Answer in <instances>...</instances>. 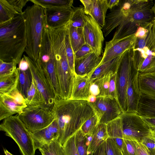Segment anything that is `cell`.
<instances>
[{"label":"cell","mask_w":155,"mask_h":155,"mask_svg":"<svg viewBox=\"0 0 155 155\" xmlns=\"http://www.w3.org/2000/svg\"><path fill=\"white\" fill-rule=\"evenodd\" d=\"M51 109L58 125V140L62 146L96 114L92 104L86 100L56 99Z\"/></svg>","instance_id":"cell-1"},{"label":"cell","mask_w":155,"mask_h":155,"mask_svg":"<svg viewBox=\"0 0 155 155\" xmlns=\"http://www.w3.org/2000/svg\"><path fill=\"white\" fill-rule=\"evenodd\" d=\"M26 45V24L22 14L0 24V60L19 64Z\"/></svg>","instance_id":"cell-2"},{"label":"cell","mask_w":155,"mask_h":155,"mask_svg":"<svg viewBox=\"0 0 155 155\" xmlns=\"http://www.w3.org/2000/svg\"><path fill=\"white\" fill-rule=\"evenodd\" d=\"M153 4L152 0H130L125 19L117 28L111 40L134 35L139 28L146 26L153 21Z\"/></svg>","instance_id":"cell-3"},{"label":"cell","mask_w":155,"mask_h":155,"mask_svg":"<svg viewBox=\"0 0 155 155\" xmlns=\"http://www.w3.org/2000/svg\"><path fill=\"white\" fill-rule=\"evenodd\" d=\"M26 26L27 45L25 52L36 61L45 26L44 9L34 4L28 6L22 14Z\"/></svg>","instance_id":"cell-4"},{"label":"cell","mask_w":155,"mask_h":155,"mask_svg":"<svg viewBox=\"0 0 155 155\" xmlns=\"http://www.w3.org/2000/svg\"><path fill=\"white\" fill-rule=\"evenodd\" d=\"M0 129L15 142L22 155H35L36 150L33 139L18 115L5 119Z\"/></svg>","instance_id":"cell-5"},{"label":"cell","mask_w":155,"mask_h":155,"mask_svg":"<svg viewBox=\"0 0 155 155\" xmlns=\"http://www.w3.org/2000/svg\"><path fill=\"white\" fill-rule=\"evenodd\" d=\"M17 115L30 133L48 127L55 119L51 107L44 104L27 106Z\"/></svg>","instance_id":"cell-6"},{"label":"cell","mask_w":155,"mask_h":155,"mask_svg":"<svg viewBox=\"0 0 155 155\" xmlns=\"http://www.w3.org/2000/svg\"><path fill=\"white\" fill-rule=\"evenodd\" d=\"M23 57L27 61L35 82L42 94L46 105L52 107L56 99L54 90L46 69L37 61L28 56Z\"/></svg>","instance_id":"cell-7"},{"label":"cell","mask_w":155,"mask_h":155,"mask_svg":"<svg viewBox=\"0 0 155 155\" xmlns=\"http://www.w3.org/2000/svg\"><path fill=\"white\" fill-rule=\"evenodd\" d=\"M135 60L134 48L127 50L121 56L117 71L118 101L123 113L126 111V93L130 71Z\"/></svg>","instance_id":"cell-8"},{"label":"cell","mask_w":155,"mask_h":155,"mask_svg":"<svg viewBox=\"0 0 155 155\" xmlns=\"http://www.w3.org/2000/svg\"><path fill=\"white\" fill-rule=\"evenodd\" d=\"M120 116L122 119L124 140L140 142L151 131V129L137 113L124 112Z\"/></svg>","instance_id":"cell-9"},{"label":"cell","mask_w":155,"mask_h":155,"mask_svg":"<svg viewBox=\"0 0 155 155\" xmlns=\"http://www.w3.org/2000/svg\"><path fill=\"white\" fill-rule=\"evenodd\" d=\"M27 106L26 99L17 87L8 93L0 95V120L16 114H21Z\"/></svg>","instance_id":"cell-10"},{"label":"cell","mask_w":155,"mask_h":155,"mask_svg":"<svg viewBox=\"0 0 155 155\" xmlns=\"http://www.w3.org/2000/svg\"><path fill=\"white\" fill-rule=\"evenodd\" d=\"M91 104L101 117L100 123L107 124L123 113L118 101L111 97H97L96 101Z\"/></svg>","instance_id":"cell-11"},{"label":"cell","mask_w":155,"mask_h":155,"mask_svg":"<svg viewBox=\"0 0 155 155\" xmlns=\"http://www.w3.org/2000/svg\"><path fill=\"white\" fill-rule=\"evenodd\" d=\"M134 49L139 73L155 71V38L145 43L141 47Z\"/></svg>","instance_id":"cell-12"},{"label":"cell","mask_w":155,"mask_h":155,"mask_svg":"<svg viewBox=\"0 0 155 155\" xmlns=\"http://www.w3.org/2000/svg\"><path fill=\"white\" fill-rule=\"evenodd\" d=\"M86 19L83 28L85 43L98 56H101L104 40L102 28L90 15H86Z\"/></svg>","instance_id":"cell-13"},{"label":"cell","mask_w":155,"mask_h":155,"mask_svg":"<svg viewBox=\"0 0 155 155\" xmlns=\"http://www.w3.org/2000/svg\"><path fill=\"white\" fill-rule=\"evenodd\" d=\"M139 73L135 60L132 64L129 73L125 112L137 113L139 102L142 96L139 87Z\"/></svg>","instance_id":"cell-14"},{"label":"cell","mask_w":155,"mask_h":155,"mask_svg":"<svg viewBox=\"0 0 155 155\" xmlns=\"http://www.w3.org/2000/svg\"><path fill=\"white\" fill-rule=\"evenodd\" d=\"M136 38L135 34L121 39L106 42L102 59L99 65L121 55L127 50L134 48Z\"/></svg>","instance_id":"cell-15"},{"label":"cell","mask_w":155,"mask_h":155,"mask_svg":"<svg viewBox=\"0 0 155 155\" xmlns=\"http://www.w3.org/2000/svg\"><path fill=\"white\" fill-rule=\"evenodd\" d=\"M45 25L52 29L61 28L70 21L73 13L72 8L44 9Z\"/></svg>","instance_id":"cell-16"},{"label":"cell","mask_w":155,"mask_h":155,"mask_svg":"<svg viewBox=\"0 0 155 155\" xmlns=\"http://www.w3.org/2000/svg\"><path fill=\"white\" fill-rule=\"evenodd\" d=\"M102 58V56H98L93 51L83 58L74 59L75 75L89 78L99 65Z\"/></svg>","instance_id":"cell-17"},{"label":"cell","mask_w":155,"mask_h":155,"mask_svg":"<svg viewBox=\"0 0 155 155\" xmlns=\"http://www.w3.org/2000/svg\"><path fill=\"white\" fill-rule=\"evenodd\" d=\"M30 133L34 141L36 150L39 149L42 146L48 144L58 138L59 129L57 121L54 119L48 127Z\"/></svg>","instance_id":"cell-18"},{"label":"cell","mask_w":155,"mask_h":155,"mask_svg":"<svg viewBox=\"0 0 155 155\" xmlns=\"http://www.w3.org/2000/svg\"><path fill=\"white\" fill-rule=\"evenodd\" d=\"M28 0H0V24L22 14V9Z\"/></svg>","instance_id":"cell-19"},{"label":"cell","mask_w":155,"mask_h":155,"mask_svg":"<svg viewBox=\"0 0 155 155\" xmlns=\"http://www.w3.org/2000/svg\"><path fill=\"white\" fill-rule=\"evenodd\" d=\"M93 81L97 84L98 87L100 94L98 97L110 96L118 101L117 72L110 71L103 76Z\"/></svg>","instance_id":"cell-20"},{"label":"cell","mask_w":155,"mask_h":155,"mask_svg":"<svg viewBox=\"0 0 155 155\" xmlns=\"http://www.w3.org/2000/svg\"><path fill=\"white\" fill-rule=\"evenodd\" d=\"M91 81L87 76L76 75L71 97L70 99L86 100L91 95L90 87Z\"/></svg>","instance_id":"cell-21"},{"label":"cell","mask_w":155,"mask_h":155,"mask_svg":"<svg viewBox=\"0 0 155 155\" xmlns=\"http://www.w3.org/2000/svg\"><path fill=\"white\" fill-rule=\"evenodd\" d=\"M138 84L142 96L155 101V71L139 73Z\"/></svg>","instance_id":"cell-22"},{"label":"cell","mask_w":155,"mask_h":155,"mask_svg":"<svg viewBox=\"0 0 155 155\" xmlns=\"http://www.w3.org/2000/svg\"><path fill=\"white\" fill-rule=\"evenodd\" d=\"M109 138L106 124L100 123L91 137L87 150L88 155H90L94 152L102 143Z\"/></svg>","instance_id":"cell-23"},{"label":"cell","mask_w":155,"mask_h":155,"mask_svg":"<svg viewBox=\"0 0 155 155\" xmlns=\"http://www.w3.org/2000/svg\"><path fill=\"white\" fill-rule=\"evenodd\" d=\"M93 4L90 16L103 28L104 27L108 8L106 0H93Z\"/></svg>","instance_id":"cell-24"},{"label":"cell","mask_w":155,"mask_h":155,"mask_svg":"<svg viewBox=\"0 0 155 155\" xmlns=\"http://www.w3.org/2000/svg\"><path fill=\"white\" fill-rule=\"evenodd\" d=\"M19 71L17 68L12 73L0 77V95L8 93L17 87Z\"/></svg>","instance_id":"cell-25"},{"label":"cell","mask_w":155,"mask_h":155,"mask_svg":"<svg viewBox=\"0 0 155 155\" xmlns=\"http://www.w3.org/2000/svg\"><path fill=\"white\" fill-rule=\"evenodd\" d=\"M122 54L111 60L100 64L89 77L91 81H92L97 78L101 77L110 71L117 72Z\"/></svg>","instance_id":"cell-26"},{"label":"cell","mask_w":155,"mask_h":155,"mask_svg":"<svg viewBox=\"0 0 155 155\" xmlns=\"http://www.w3.org/2000/svg\"><path fill=\"white\" fill-rule=\"evenodd\" d=\"M34 4L44 9L52 8H72L73 0H30Z\"/></svg>","instance_id":"cell-27"},{"label":"cell","mask_w":155,"mask_h":155,"mask_svg":"<svg viewBox=\"0 0 155 155\" xmlns=\"http://www.w3.org/2000/svg\"><path fill=\"white\" fill-rule=\"evenodd\" d=\"M32 80V77L29 68L25 71L19 69V79L17 87L25 99Z\"/></svg>","instance_id":"cell-28"},{"label":"cell","mask_w":155,"mask_h":155,"mask_svg":"<svg viewBox=\"0 0 155 155\" xmlns=\"http://www.w3.org/2000/svg\"><path fill=\"white\" fill-rule=\"evenodd\" d=\"M26 100L27 106L42 104L46 105L43 97L37 87L33 77L31 84L28 91Z\"/></svg>","instance_id":"cell-29"},{"label":"cell","mask_w":155,"mask_h":155,"mask_svg":"<svg viewBox=\"0 0 155 155\" xmlns=\"http://www.w3.org/2000/svg\"><path fill=\"white\" fill-rule=\"evenodd\" d=\"M69 29L71 43L74 53L85 44L83 28L71 26L69 22Z\"/></svg>","instance_id":"cell-30"},{"label":"cell","mask_w":155,"mask_h":155,"mask_svg":"<svg viewBox=\"0 0 155 155\" xmlns=\"http://www.w3.org/2000/svg\"><path fill=\"white\" fill-rule=\"evenodd\" d=\"M38 149L42 155H67L63 146L58 139L42 146Z\"/></svg>","instance_id":"cell-31"},{"label":"cell","mask_w":155,"mask_h":155,"mask_svg":"<svg viewBox=\"0 0 155 155\" xmlns=\"http://www.w3.org/2000/svg\"><path fill=\"white\" fill-rule=\"evenodd\" d=\"M137 114L141 116H155V101L141 96Z\"/></svg>","instance_id":"cell-32"},{"label":"cell","mask_w":155,"mask_h":155,"mask_svg":"<svg viewBox=\"0 0 155 155\" xmlns=\"http://www.w3.org/2000/svg\"><path fill=\"white\" fill-rule=\"evenodd\" d=\"M106 124L109 138L123 139L122 124V119L120 116L108 123Z\"/></svg>","instance_id":"cell-33"},{"label":"cell","mask_w":155,"mask_h":155,"mask_svg":"<svg viewBox=\"0 0 155 155\" xmlns=\"http://www.w3.org/2000/svg\"><path fill=\"white\" fill-rule=\"evenodd\" d=\"M91 137L85 135L81 129L75 134V143L80 155H88L87 150Z\"/></svg>","instance_id":"cell-34"},{"label":"cell","mask_w":155,"mask_h":155,"mask_svg":"<svg viewBox=\"0 0 155 155\" xmlns=\"http://www.w3.org/2000/svg\"><path fill=\"white\" fill-rule=\"evenodd\" d=\"M71 17L70 25L71 26L82 28L86 23V14L82 7L74 8Z\"/></svg>","instance_id":"cell-35"},{"label":"cell","mask_w":155,"mask_h":155,"mask_svg":"<svg viewBox=\"0 0 155 155\" xmlns=\"http://www.w3.org/2000/svg\"><path fill=\"white\" fill-rule=\"evenodd\" d=\"M100 117L96 113L84 123L80 129L85 135L92 137L94 130L100 123Z\"/></svg>","instance_id":"cell-36"},{"label":"cell","mask_w":155,"mask_h":155,"mask_svg":"<svg viewBox=\"0 0 155 155\" xmlns=\"http://www.w3.org/2000/svg\"><path fill=\"white\" fill-rule=\"evenodd\" d=\"M69 23L65 25V42L66 53L70 66L72 71L74 70V53L71 43L69 33Z\"/></svg>","instance_id":"cell-37"},{"label":"cell","mask_w":155,"mask_h":155,"mask_svg":"<svg viewBox=\"0 0 155 155\" xmlns=\"http://www.w3.org/2000/svg\"><path fill=\"white\" fill-rule=\"evenodd\" d=\"M17 64L15 61L6 62L0 60V77L13 73L17 68Z\"/></svg>","instance_id":"cell-38"},{"label":"cell","mask_w":155,"mask_h":155,"mask_svg":"<svg viewBox=\"0 0 155 155\" xmlns=\"http://www.w3.org/2000/svg\"><path fill=\"white\" fill-rule=\"evenodd\" d=\"M75 134L68 139L63 145L67 155H80L75 143Z\"/></svg>","instance_id":"cell-39"},{"label":"cell","mask_w":155,"mask_h":155,"mask_svg":"<svg viewBox=\"0 0 155 155\" xmlns=\"http://www.w3.org/2000/svg\"><path fill=\"white\" fill-rule=\"evenodd\" d=\"M106 151L107 155H123L113 139L108 138L106 140Z\"/></svg>","instance_id":"cell-40"},{"label":"cell","mask_w":155,"mask_h":155,"mask_svg":"<svg viewBox=\"0 0 155 155\" xmlns=\"http://www.w3.org/2000/svg\"><path fill=\"white\" fill-rule=\"evenodd\" d=\"M140 143L149 150H155V129H151L150 133L142 139Z\"/></svg>","instance_id":"cell-41"},{"label":"cell","mask_w":155,"mask_h":155,"mask_svg":"<svg viewBox=\"0 0 155 155\" xmlns=\"http://www.w3.org/2000/svg\"><path fill=\"white\" fill-rule=\"evenodd\" d=\"M135 141L136 155H155V150H151L140 142Z\"/></svg>","instance_id":"cell-42"},{"label":"cell","mask_w":155,"mask_h":155,"mask_svg":"<svg viewBox=\"0 0 155 155\" xmlns=\"http://www.w3.org/2000/svg\"><path fill=\"white\" fill-rule=\"evenodd\" d=\"M92 52L90 47L85 44L74 53V59L83 58Z\"/></svg>","instance_id":"cell-43"},{"label":"cell","mask_w":155,"mask_h":155,"mask_svg":"<svg viewBox=\"0 0 155 155\" xmlns=\"http://www.w3.org/2000/svg\"><path fill=\"white\" fill-rule=\"evenodd\" d=\"M127 146L129 155H136V145L135 141L124 140Z\"/></svg>","instance_id":"cell-44"},{"label":"cell","mask_w":155,"mask_h":155,"mask_svg":"<svg viewBox=\"0 0 155 155\" xmlns=\"http://www.w3.org/2000/svg\"><path fill=\"white\" fill-rule=\"evenodd\" d=\"M80 1L84 5L86 15H90L93 6V0H80Z\"/></svg>","instance_id":"cell-45"},{"label":"cell","mask_w":155,"mask_h":155,"mask_svg":"<svg viewBox=\"0 0 155 155\" xmlns=\"http://www.w3.org/2000/svg\"><path fill=\"white\" fill-rule=\"evenodd\" d=\"M120 149L123 155H129L124 140L122 139H113Z\"/></svg>","instance_id":"cell-46"},{"label":"cell","mask_w":155,"mask_h":155,"mask_svg":"<svg viewBox=\"0 0 155 155\" xmlns=\"http://www.w3.org/2000/svg\"><path fill=\"white\" fill-rule=\"evenodd\" d=\"M140 116L150 128L155 129V116Z\"/></svg>","instance_id":"cell-47"},{"label":"cell","mask_w":155,"mask_h":155,"mask_svg":"<svg viewBox=\"0 0 155 155\" xmlns=\"http://www.w3.org/2000/svg\"><path fill=\"white\" fill-rule=\"evenodd\" d=\"M90 92L91 95L98 97L100 94L98 87L97 84L94 81L91 82L90 87Z\"/></svg>","instance_id":"cell-48"},{"label":"cell","mask_w":155,"mask_h":155,"mask_svg":"<svg viewBox=\"0 0 155 155\" xmlns=\"http://www.w3.org/2000/svg\"><path fill=\"white\" fill-rule=\"evenodd\" d=\"M90 155H107L106 151V141L102 143L96 150Z\"/></svg>","instance_id":"cell-49"},{"label":"cell","mask_w":155,"mask_h":155,"mask_svg":"<svg viewBox=\"0 0 155 155\" xmlns=\"http://www.w3.org/2000/svg\"><path fill=\"white\" fill-rule=\"evenodd\" d=\"M18 68L19 70L22 71H25L29 68L28 62L23 57L19 63Z\"/></svg>","instance_id":"cell-50"},{"label":"cell","mask_w":155,"mask_h":155,"mask_svg":"<svg viewBox=\"0 0 155 155\" xmlns=\"http://www.w3.org/2000/svg\"><path fill=\"white\" fill-rule=\"evenodd\" d=\"M120 0H106L108 7L110 10L117 5L119 3Z\"/></svg>","instance_id":"cell-51"},{"label":"cell","mask_w":155,"mask_h":155,"mask_svg":"<svg viewBox=\"0 0 155 155\" xmlns=\"http://www.w3.org/2000/svg\"><path fill=\"white\" fill-rule=\"evenodd\" d=\"M96 99L97 97L96 96L91 95L88 97L87 101L91 103H93L96 101Z\"/></svg>","instance_id":"cell-52"},{"label":"cell","mask_w":155,"mask_h":155,"mask_svg":"<svg viewBox=\"0 0 155 155\" xmlns=\"http://www.w3.org/2000/svg\"><path fill=\"white\" fill-rule=\"evenodd\" d=\"M4 153L5 155H14L11 153L8 150L6 149H4Z\"/></svg>","instance_id":"cell-53"},{"label":"cell","mask_w":155,"mask_h":155,"mask_svg":"<svg viewBox=\"0 0 155 155\" xmlns=\"http://www.w3.org/2000/svg\"><path fill=\"white\" fill-rule=\"evenodd\" d=\"M153 11L154 16V18H155V1H154V4L153 5Z\"/></svg>","instance_id":"cell-54"}]
</instances>
